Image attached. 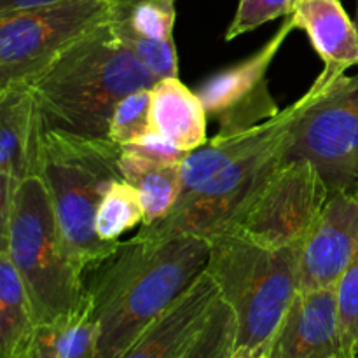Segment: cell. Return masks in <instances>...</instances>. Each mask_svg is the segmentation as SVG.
Here are the masks:
<instances>
[{
    "label": "cell",
    "mask_w": 358,
    "mask_h": 358,
    "mask_svg": "<svg viewBox=\"0 0 358 358\" xmlns=\"http://www.w3.org/2000/svg\"><path fill=\"white\" fill-rule=\"evenodd\" d=\"M329 86L310 90L276 117L234 136H213L180 164L182 191L166 217L142 226L136 238L175 234L210 238L231 229L283 163L297 124Z\"/></svg>",
    "instance_id": "1"
},
{
    "label": "cell",
    "mask_w": 358,
    "mask_h": 358,
    "mask_svg": "<svg viewBox=\"0 0 358 358\" xmlns=\"http://www.w3.org/2000/svg\"><path fill=\"white\" fill-rule=\"evenodd\" d=\"M210 241L192 234L161 240L131 236L84 273L100 325L96 358H121L205 271Z\"/></svg>",
    "instance_id": "2"
},
{
    "label": "cell",
    "mask_w": 358,
    "mask_h": 358,
    "mask_svg": "<svg viewBox=\"0 0 358 358\" xmlns=\"http://www.w3.org/2000/svg\"><path fill=\"white\" fill-rule=\"evenodd\" d=\"M156 83L105 23L63 52L28 87L48 129L108 138L115 105Z\"/></svg>",
    "instance_id": "3"
},
{
    "label": "cell",
    "mask_w": 358,
    "mask_h": 358,
    "mask_svg": "<svg viewBox=\"0 0 358 358\" xmlns=\"http://www.w3.org/2000/svg\"><path fill=\"white\" fill-rule=\"evenodd\" d=\"M206 240L210 257L205 269L236 315V352L268 353L301 290L303 247H262L236 231H224Z\"/></svg>",
    "instance_id": "4"
},
{
    "label": "cell",
    "mask_w": 358,
    "mask_h": 358,
    "mask_svg": "<svg viewBox=\"0 0 358 358\" xmlns=\"http://www.w3.org/2000/svg\"><path fill=\"white\" fill-rule=\"evenodd\" d=\"M0 250L9 254L34 306L37 325L73 313L86 303L77 266L41 175L24 178L9 219L0 226Z\"/></svg>",
    "instance_id": "5"
},
{
    "label": "cell",
    "mask_w": 358,
    "mask_h": 358,
    "mask_svg": "<svg viewBox=\"0 0 358 358\" xmlns=\"http://www.w3.org/2000/svg\"><path fill=\"white\" fill-rule=\"evenodd\" d=\"M122 147L108 138H86L45 129L41 177L77 266L86 273L119 247L105 243L94 229L98 206L114 182L121 180Z\"/></svg>",
    "instance_id": "6"
},
{
    "label": "cell",
    "mask_w": 358,
    "mask_h": 358,
    "mask_svg": "<svg viewBox=\"0 0 358 358\" xmlns=\"http://www.w3.org/2000/svg\"><path fill=\"white\" fill-rule=\"evenodd\" d=\"M117 0H62L0 13V91L30 86L59 56L108 23Z\"/></svg>",
    "instance_id": "7"
},
{
    "label": "cell",
    "mask_w": 358,
    "mask_h": 358,
    "mask_svg": "<svg viewBox=\"0 0 358 358\" xmlns=\"http://www.w3.org/2000/svg\"><path fill=\"white\" fill-rule=\"evenodd\" d=\"M290 159L313 163L329 198L358 194V73L339 77L308 108L283 163Z\"/></svg>",
    "instance_id": "8"
},
{
    "label": "cell",
    "mask_w": 358,
    "mask_h": 358,
    "mask_svg": "<svg viewBox=\"0 0 358 358\" xmlns=\"http://www.w3.org/2000/svg\"><path fill=\"white\" fill-rule=\"evenodd\" d=\"M327 199L329 191L313 163L285 161L227 231L262 247H303Z\"/></svg>",
    "instance_id": "9"
},
{
    "label": "cell",
    "mask_w": 358,
    "mask_h": 358,
    "mask_svg": "<svg viewBox=\"0 0 358 358\" xmlns=\"http://www.w3.org/2000/svg\"><path fill=\"white\" fill-rule=\"evenodd\" d=\"M296 28L294 17L287 16L278 31L259 51L236 65L219 70L198 87L196 94L206 114L219 124L215 136L240 135L282 112L269 91L268 70Z\"/></svg>",
    "instance_id": "10"
},
{
    "label": "cell",
    "mask_w": 358,
    "mask_h": 358,
    "mask_svg": "<svg viewBox=\"0 0 358 358\" xmlns=\"http://www.w3.org/2000/svg\"><path fill=\"white\" fill-rule=\"evenodd\" d=\"M45 122L28 86L0 91V226L7 222L14 194L30 175H41Z\"/></svg>",
    "instance_id": "11"
},
{
    "label": "cell",
    "mask_w": 358,
    "mask_h": 358,
    "mask_svg": "<svg viewBox=\"0 0 358 358\" xmlns=\"http://www.w3.org/2000/svg\"><path fill=\"white\" fill-rule=\"evenodd\" d=\"M358 250V194L331 196L301 250V290L338 287Z\"/></svg>",
    "instance_id": "12"
},
{
    "label": "cell",
    "mask_w": 358,
    "mask_h": 358,
    "mask_svg": "<svg viewBox=\"0 0 358 358\" xmlns=\"http://www.w3.org/2000/svg\"><path fill=\"white\" fill-rule=\"evenodd\" d=\"M269 358H345L336 287L299 290L268 350Z\"/></svg>",
    "instance_id": "13"
},
{
    "label": "cell",
    "mask_w": 358,
    "mask_h": 358,
    "mask_svg": "<svg viewBox=\"0 0 358 358\" xmlns=\"http://www.w3.org/2000/svg\"><path fill=\"white\" fill-rule=\"evenodd\" d=\"M217 297V283L205 269L121 358H180L205 327Z\"/></svg>",
    "instance_id": "14"
},
{
    "label": "cell",
    "mask_w": 358,
    "mask_h": 358,
    "mask_svg": "<svg viewBox=\"0 0 358 358\" xmlns=\"http://www.w3.org/2000/svg\"><path fill=\"white\" fill-rule=\"evenodd\" d=\"M290 16L324 62L315 83L331 86L346 70L358 66V28L341 0H296Z\"/></svg>",
    "instance_id": "15"
},
{
    "label": "cell",
    "mask_w": 358,
    "mask_h": 358,
    "mask_svg": "<svg viewBox=\"0 0 358 358\" xmlns=\"http://www.w3.org/2000/svg\"><path fill=\"white\" fill-rule=\"evenodd\" d=\"M152 93V131L164 136L178 149L194 152L208 142L206 114L201 100L178 77L159 79Z\"/></svg>",
    "instance_id": "16"
},
{
    "label": "cell",
    "mask_w": 358,
    "mask_h": 358,
    "mask_svg": "<svg viewBox=\"0 0 358 358\" xmlns=\"http://www.w3.org/2000/svg\"><path fill=\"white\" fill-rule=\"evenodd\" d=\"M37 329L34 306L16 266L0 250V358H24Z\"/></svg>",
    "instance_id": "17"
},
{
    "label": "cell",
    "mask_w": 358,
    "mask_h": 358,
    "mask_svg": "<svg viewBox=\"0 0 358 358\" xmlns=\"http://www.w3.org/2000/svg\"><path fill=\"white\" fill-rule=\"evenodd\" d=\"M100 325L93 315V304L37 325L31 339L30 358H96Z\"/></svg>",
    "instance_id": "18"
},
{
    "label": "cell",
    "mask_w": 358,
    "mask_h": 358,
    "mask_svg": "<svg viewBox=\"0 0 358 358\" xmlns=\"http://www.w3.org/2000/svg\"><path fill=\"white\" fill-rule=\"evenodd\" d=\"M122 178L138 191L142 198L145 220L150 226L171 212L182 191L180 164H159L122 149L119 156Z\"/></svg>",
    "instance_id": "19"
},
{
    "label": "cell",
    "mask_w": 358,
    "mask_h": 358,
    "mask_svg": "<svg viewBox=\"0 0 358 358\" xmlns=\"http://www.w3.org/2000/svg\"><path fill=\"white\" fill-rule=\"evenodd\" d=\"M145 210L138 191L124 178L114 182L105 192L94 220L98 238L105 243H117L119 238L136 224H143Z\"/></svg>",
    "instance_id": "20"
},
{
    "label": "cell",
    "mask_w": 358,
    "mask_h": 358,
    "mask_svg": "<svg viewBox=\"0 0 358 358\" xmlns=\"http://www.w3.org/2000/svg\"><path fill=\"white\" fill-rule=\"evenodd\" d=\"M177 0H117L110 20L152 41L173 38Z\"/></svg>",
    "instance_id": "21"
},
{
    "label": "cell",
    "mask_w": 358,
    "mask_h": 358,
    "mask_svg": "<svg viewBox=\"0 0 358 358\" xmlns=\"http://www.w3.org/2000/svg\"><path fill=\"white\" fill-rule=\"evenodd\" d=\"M236 315L219 294L205 327L180 358H233L236 353Z\"/></svg>",
    "instance_id": "22"
},
{
    "label": "cell",
    "mask_w": 358,
    "mask_h": 358,
    "mask_svg": "<svg viewBox=\"0 0 358 358\" xmlns=\"http://www.w3.org/2000/svg\"><path fill=\"white\" fill-rule=\"evenodd\" d=\"M150 90L133 91L115 105L110 124H108V140L126 147L140 142L149 133H152V112H150L152 93Z\"/></svg>",
    "instance_id": "23"
},
{
    "label": "cell",
    "mask_w": 358,
    "mask_h": 358,
    "mask_svg": "<svg viewBox=\"0 0 358 358\" xmlns=\"http://www.w3.org/2000/svg\"><path fill=\"white\" fill-rule=\"evenodd\" d=\"M114 37L156 77L166 79V77H178V58L175 41H152L142 35L135 34L128 27L115 21H108Z\"/></svg>",
    "instance_id": "24"
},
{
    "label": "cell",
    "mask_w": 358,
    "mask_h": 358,
    "mask_svg": "<svg viewBox=\"0 0 358 358\" xmlns=\"http://www.w3.org/2000/svg\"><path fill=\"white\" fill-rule=\"evenodd\" d=\"M336 292L345 358H358V250L339 280Z\"/></svg>",
    "instance_id": "25"
},
{
    "label": "cell",
    "mask_w": 358,
    "mask_h": 358,
    "mask_svg": "<svg viewBox=\"0 0 358 358\" xmlns=\"http://www.w3.org/2000/svg\"><path fill=\"white\" fill-rule=\"evenodd\" d=\"M296 0H240L233 21L226 31V41L240 37L262 24L292 14Z\"/></svg>",
    "instance_id": "26"
},
{
    "label": "cell",
    "mask_w": 358,
    "mask_h": 358,
    "mask_svg": "<svg viewBox=\"0 0 358 358\" xmlns=\"http://www.w3.org/2000/svg\"><path fill=\"white\" fill-rule=\"evenodd\" d=\"M122 149L129 150V152L136 154L140 157H145V159L154 161V163L159 164H182V161L189 156L191 152H185V150L178 149L175 143H171L170 140H166L164 136L157 135L156 131L149 133L145 138H142L140 142L131 143V145H126Z\"/></svg>",
    "instance_id": "27"
},
{
    "label": "cell",
    "mask_w": 358,
    "mask_h": 358,
    "mask_svg": "<svg viewBox=\"0 0 358 358\" xmlns=\"http://www.w3.org/2000/svg\"><path fill=\"white\" fill-rule=\"evenodd\" d=\"M62 2V0H0V13H7V10L16 9H27V7L42 6V3H52Z\"/></svg>",
    "instance_id": "28"
},
{
    "label": "cell",
    "mask_w": 358,
    "mask_h": 358,
    "mask_svg": "<svg viewBox=\"0 0 358 358\" xmlns=\"http://www.w3.org/2000/svg\"><path fill=\"white\" fill-rule=\"evenodd\" d=\"M233 358H269L268 353H255V355H247V353H234Z\"/></svg>",
    "instance_id": "29"
},
{
    "label": "cell",
    "mask_w": 358,
    "mask_h": 358,
    "mask_svg": "<svg viewBox=\"0 0 358 358\" xmlns=\"http://www.w3.org/2000/svg\"><path fill=\"white\" fill-rule=\"evenodd\" d=\"M353 21H355V24L358 28V0H357V9H355V17H353Z\"/></svg>",
    "instance_id": "30"
},
{
    "label": "cell",
    "mask_w": 358,
    "mask_h": 358,
    "mask_svg": "<svg viewBox=\"0 0 358 358\" xmlns=\"http://www.w3.org/2000/svg\"><path fill=\"white\" fill-rule=\"evenodd\" d=\"M24 358H30V357H24Z\"/></svg>",
    "instance_id": "31"
}]
</instances>
